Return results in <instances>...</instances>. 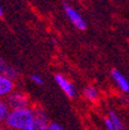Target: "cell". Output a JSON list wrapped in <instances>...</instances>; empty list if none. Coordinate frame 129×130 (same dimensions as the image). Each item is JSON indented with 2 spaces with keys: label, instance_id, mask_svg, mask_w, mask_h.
<instances>
[{
  "label": "cell",
  "instance_id": "6da1fadb",
  "mask_svg": "<svg viewBox=\"0 0 129 130\" xmlns=\"http://www.w3.org/2000/svg\"><path fill=\"white\" fill-rule=\"evenodd\" d=\"M34 119V108L27 107L21 109H9L4 125L7 130H26Z\"/></svg>",
  "mask_w": 129,
  "mask_h": 130
},
{
  "label": "cell",
  "instance_id": "8fae6325",
  "mask_svg": "<svg viewBox=\"0 0 129 130\" xmlns=\"http://www.w3.org/2000/svg\"><path fill=\"white\" fill-rule=\"evenodd\" d=\"M47 130H65V128L57 122H49Z\"/></svg>",
  "mask_w": 129,
  "mask_h": 130
},
{
  "label": "cell",
  "instance_id": "277c9868",
  "mask_svg": "<svg viewBox=\"0 0 129 130\" xmlns=\"http://www.w3.org/2000/svg\"><path fill=\"white\" fill-rule=\"evenodd\" d=\"M64 12H65V15L67 16V19L70 20V22L78 30L86 29V21L72 6L69 5V4H64Z\"/></svg>",
  "mask_w": 129,
  "mask_h": 130
},
{
  "label": "cell",
  "instance_id": "5bb4252c",
  "mask_svg": "<svg viewBox=\"0 0 129 130\" xmlns=\"http://www.w3.org/2000/svg\"><path fill=\"white\" fill-rule=\"evenodd\" d=\"M3 14H4V12H3V8H1V6H0V18L3 16Z\"/></svg>",
  "mask_w": 129,
  "mask_h": 130
},
{
  "label": "cell",
  "instance_id": "4fadbf2b",
  "mask_svg": "<svg viewBox=\"0 0 129 130\" xmlns=\"http://www.w3.org/2000/svg\"><path fill=\"white\" fill-rule=\"evenodd\" d=\"M7 68V64L5 63V60L0 57V74H3L4 71H5V69Z\"/></svg>",
  "mask_w": 129,
  "mask_h": 130
},
{
  "label": "cell",
  "instance_id": "5b68a950",
  "mask_svg": "<svg viewBox=\"0 0 129 130\" xmlns=\"http://www.w3.org/2000/svg\"><path fill=\"white\" fill-rule=\"evenodd\" d=\"M55 80H56L57 85L59 86V88L62 89L63 93H64L67 98H70V99L75 98L76 88H75V86H73V84L66 77H64L63 74H61V73H57L56 76H55Z\"/></svg>",
  "mask_w": 129,
  "mask_h": 130
},
{
  "label": "cell",
  "instance_id": "7a4b0ae2",
  "mask_svg": "<svg viewBox=\"0 0 129 130\" xmlns=\"http://www.w3.org/2000/svg\"><path fill=\"white\" fill-rule=\"evenodd\" d=\"M5 101L9 109H21L30 107L29 96L26 93L15 91V89L5 98Z\"/></svg>",
  "mask_w": 129,
  "mask_h": 130
},
{
  "label": "cell",
  "instance_id": "9c48e42d",
  "mask_svg": "<svg viewBox=\"0 0 129 130\" xmlns=\"http://www.w3.org/2000/svg\"><path fill=\"white\" fill-rule=\"evenodd\" d=\"M83 94L86 98V100L91 101V102H97L99 99V91L94 86H86L84 88Z\"/></svg>",
  "mask_w": 129,
  "mask_h": 130
},
{
  "label": "cell",
  "instance_id": "52a82bcc",
  "mask_svg": "<svg viewBox=\"0 0 129 130\" xmlns=\"http://www.w3.org/2000/svg\"><path fill=\"white\" fill-rule=\"evenodd\" d=\"M15 89V83L0 74V99H5Z\"/></svg>",
  "mask_w": 129,
  "mask_h": 130
},
{
  "label": "cell",
  "instance_id": "30bf717a",
  "mask_svg": "<svg viewBox=\"0 0 129 130\" xmlns=\"http://www.w3.org/2000/svg\"><path fill=\"white\" fill-rule=\"evenodd\" d=\"M8 111H9V108H8L5 99H0V125L4 124Z\"/></svg>",
  "mask_w": 129,
  "mask_h": 130
},
{
  "label": "cell",
  "instance_id": "ba28073f",
  "mask_svg": "<svg viewBox=\"0 0 129 130\" xmlns=\"http://www.w3.org/2000/svg\"><path fill=\"white\" fill-rule=\"evenodd\" d=\"M107 116L109 117V120L112 121V123H113L114 130H127V128H126V125H124L123 121H122L121 117L119 116L115 111L110 110L109 113H108Z\"/></svg>",
  "mask_w": 129,
  "mask_h": 130
},
{
  "label": "cell",
  "instance_id": "7c38bea8",
  "mask_svg": "<svg viewBox=\"0 0 129 130\" xmlns=\"http://www.w3.org/2000/svg\"><path fill=\"white\" fill-rule=\"evenodd\" d=\"M30 80H32L35 85H38V86H41V85L44 84L43 78L41 76H38V74H32V76H30Z\"/></svg>",
  "mask_w": 129,
  "mask_h": 130
},
{
  "label": "cell",
  "instance_id": "3957f363",
  "mask_svg": "<svg viewBox=\"0 0 129 130\" xmlns=\"http://www.w3.org/2000/svg\"><path fill=\"white\" fill-rule=\"evenodd\" d=\"M49 123L48 115L41 107L34 108V119L26 130H47Z\"/></svg>",
  "mask_w": 129,
  "mask_h": 130
},
{
  "label": "cell",
  "instance_id": "8992f818",
  "mask_svg": "<svg viewBox=\"0 0 129 130\" xmlns=\"http://www.w3.org/2000/svg\"><path fill=\"white\" fill-rule=\"evenodd\" d=\"M110 76H112V79L114 80V83L116 84V86L121 89V92L123 93L129 92V83L121 71H119L118 69H113L110 71Z\"/></svg>",
  "mask_w": 129,
  "mask_h": 130
}]
</instances>
